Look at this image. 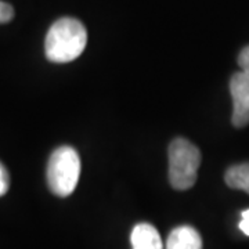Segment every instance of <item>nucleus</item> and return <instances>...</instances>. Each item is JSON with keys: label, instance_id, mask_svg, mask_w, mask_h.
Masks as SVG:
<instances>
[{"label": "nucleus", "instance_id": "obj_6", "mask_svg": "<svg viewBox=\"0 0 249 249\" xmlns=\"http://www.w3.org/2000/svg\"><path fill=\"white\" fill-rule=\"evenodd\" d=\"M130 242L133 249H163L160 232L148 223L134 226L130 234Z\"/></svg>", "mask_w": 249, "mask_h": 249}, {"label": "nucleus", "instance_id": "obj_1", "mask_svg": "<svg viewBox=\"0 0 249 249\" xmlns=\"http://www.w3.org/2000/svg\"><path fill=\"white\" fill-rule=\"evenodd\" d=\"M86 43L88 31L79 19L60 18L46 35V57L49 61L57 64L71 62L83 53Z\"/></svg>", "mask_w": 249, "mask_h": 249}, {"label": "nucleus", "instance_id": "obj_4", "mask_svg": "<svg viewBox=\"0 0 249 249\" xmlns=\"http://www.w3.org/2000/svg\"><path fill=\"white\" fill-rule=\"evenodd\" d=\"M230 93L234 104L232 124L235 127H245L249 124V73L241 71L232 75Z\"/></svg>", "mask_w": 249, "mask_h": 249}, {"label": "nucleus", "instance_id": "obj_10", "mask_svg": "<svg viewBox=\"0 0 249 249\" xmlns=\"http://www.w3.org/2000/svg\"><path fill=\"white\" fill-rule=\"evenodd\" d=\"M238 65L244 72L249 73V46L242 49V52L238 55Z\"/></svg>", "mask_w": 249, "mask_h": 249}, {"label": "nucleus", "instance_id": "obj_9", "mask_svg": "<svg viewBox=\"0 0 249 249\" xmlns=\"http://www.w3.org/2000/svg\"><path fill=\"white\" fill-rule=\"evenodd\" d=\"M10 187V176L6 166L0 162V196H3Z\"/></svg>", "mask_w": 249, "mask_h": 249}, {"label": "nucleus", "instance_id": "obj_11", "mask_svg": "<svg viewBox=\"0 0 249 249\" xmlns=\"http://www.w3.org/2000/svg\"><path fill=\"white\" fill-rule=\"evenodd\" d=\"M240 229L241 231L249 237V209H247L245 212H242V220L240 223Z\"/></svg>", "mask_w": 249, "mask_h": 249}, {"label": "nucleus", "instance_id": "obj_7", "mask_svg": "<svg viewBox=\"0 0 249 249\" xmlns=\"http://www.w3.org/2000/svg\"><path fill=\"white\" fill-rule=\"evenodd\" d=\"M224 180L227 186L234 190H242L249 194V162L229 168Z\"/></svg>", "mask_w": 249, "mask_h": 249}, {"label": "nucleus", "instance_id": "obj_3", "mask_svg": "<svg viewBox=\"0 0 249 249\" xmlns=\"http://www.w3.org/2000/svg\"><path fill=\"white\" fill-rule=\"evenodd\" d=\"M201 152L191 142L176 139L169 145V180L176 190H188L196 184Z\"/></svg>", "mask_w": 249, "mask_h": 249}, {"label": "nucleus", "instance_id": "obj_5", "mask_svg": "<svg viewBox=\"0 0 249 249\" xmlns=\"http://www.w3.org/2000/svg\"><path fill=\"white\" fill-rule=\"evenodd\" d=\"M166 249H202V238L191 226H180L170 232Z\"/></svg>", "mask_w": 249, "mask_h": 249}, {"label": "nucleus", "instance_id": "obj_8", "mask_svg": "<svg viewBox=\"0 0 249 249\" xmlns=\"http://www.w3.org/2000/svg\"><path fill=\"white\" fill-rule=\"evenodd\" d=\"M14 17V9L10 6L9 3H4L0 0V24L10 22Z\"/></svg>", "mask_w": 249, "mask_h": 249}, {"label": "nucleus", "instance_id": "obj_2", "mask_svg": "<svg viewBox=\"0 0 249 249\" xmlns=\"http://www.w3.org/2000/svg\"><path fill=\"white\" fill-rule=\"evenodd\" d=\"M80 158L76 150L62 145L52 154L47 163V184L57 196H68L78 186Z\"/></svg>", "mask_w": 249, "mask_h": 249}]
</instances>
